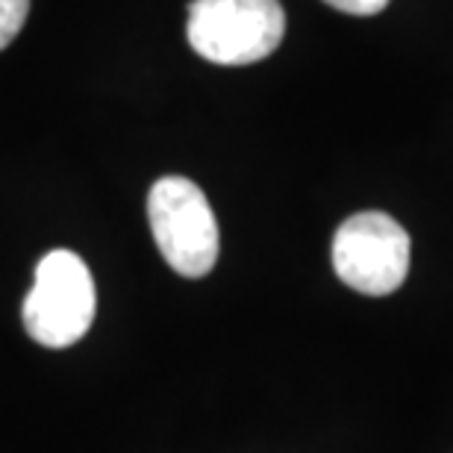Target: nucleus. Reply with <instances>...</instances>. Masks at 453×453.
Masks as SVG:
<instances>
[{
	"instance_id": "1",
	"label": "nucleus",
	"mask_w": 453,
	"mask_h": 453,
	"mask_svg": "<svg viewBox=\"0 0 453 453\" xmlns=\"http://www.w3.org/2000/svg\"><path fill=\"white\" fill-rule=\"evenodd\" d=\"M186 35L215 65H253L280 48L286 12L280 0H195Z\"/></svg>"
},
{
	"instance_id": "3",
	"label": "nucleus",
	"mask_w": 453,
	"mask_h": 453,
	"mask_svg": "<svg viewBox=\"0 0 453 453\" xmlns=\"http://www.w3.org/2000/svg\"><path fill=\"white\" fill-rule=\"evenodd\" d=\"M153 242L177 274L206 277L219 262V221L201 186L186 177H162L148 195Z\"/></svg>"
},
{
	"instance_id": "5",
	"label": "nucleus",
	"mask_w": 453,
	"mask_h": 453,
	"mask_svg": "<svg viewBox=\"0 0 453 453\" xmlns=\"http://www.w3.org/2000/svg\"><path fill=\"white\" fill-rule=\"evenodd\" d=\"M30 15V0H0V50L9 48L12 39Z\"/></svg>"
},
{
	"instance_id": "6",
	"label": "nucleus",
	"mask_w": 453,
	"mask_h": 453,
	"mask_svg": "<svg viewBox=\"0 0 453 453\" xmlns=\"http://www.w3.org/2000/svg\"><path fill=\"white\" fill-rule=\"evenodd\" d=\"M324 4L348 15H377L388 6V0H324Z\"/></svg>"
},
{
	"instance_id": "2",
	"label": "nucleus",
	"mask_w": 453,
	"mask_h": 453,
	"mask_svg": "<svg viewBox=\"0 0 453 453\" xmlns=\"http://www.w3.org/2000/svg\"><path fill=\"white\" fill-rule=\"evenodd\" d=\"M95 310L97 292L86 262L74 250H50L42 257L21 310L27 333L44 348H71L92 327Z\"/></svg>"
},
{
	"instance_id": "4",
	"label": "nucleus",
	"mask_w": 453,
	"mask_h": 453,
	"mask_svg": "<svg viewBox=\"0 0 453 453\" xmlns=\"http://www.w3.org/2000/svg\"><path fill=\"white\" fill-rule=\"evenodd\" d=\"M333 268L353 292L383 297L410 274V233L386 212H357L336 230Z\"/></svg>"
}]
</instances>
